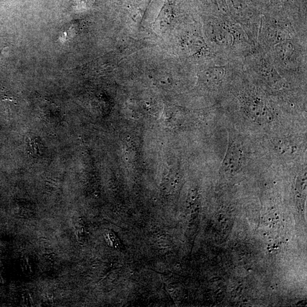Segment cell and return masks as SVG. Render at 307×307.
<instances>
[{
  "label": "cell",
  "mask_w": 307,
  "mask_h": 307,
  "mask_svg": "<svg viewBox=\"0 0 307 307\" xmlns=\"http://www.w3.org/2000/svg\"><path fill=\"white\" fill-rule=\"evenodd\" d=\"M245 109L247 116L259 124H269L273 120L271 108L257 99H251L246 102Z\"/></svg>",
  "instance_id": "obj_1"
},
{
  "label": "cell",
  "mask_w": 307,
  "mask_h": 307,
  "mask_svg": "<svg viewBox=\"0 0 307 307\" xmlns=\"http://www.w3.org/2000/svg\"><path fill=\"white\" fill-rule=\"evenodd\" d=\"M243 150L239 144L232 142L229 143L226 157L223 162V169L227 172L234 173L241 168Z\"/></svg>",
  "instance_id": "obj_2"
},
{
  "label": "cell",
  "mask_w": 307,
  "mask_h": 307,
  "mask_svg": "<svg viewBox=\"0 0 307 307\" xmlns=\"http://www.w3.org/2000/svg\"><path fill=\"white\" fill-rule=\"evenodd\" d=\"M172 9L168 4L164 6L158 17L161 25H170L171 21Z\"/></svg>",
  "instance_id": "obj_3"
},
{
  "label": "cell",
  "mask_w": 307,
  "mask_h": 307,
  "mask_svg": "<svg viewBox=\"0 0 307 307\" xmlns=\"http://www.w3.org/2000/svg\"><path fill=\"white\" fill-rule=\"evenodd\" d=\"M276 220H279V217L278 216H277V217H276Z\"/></svg>",
  "instance_id": "obj_4"
},
{
  "label": "cell",
  "mask_w": 307,
  "mask_h": 307,
  "mask_svg": "<svg viewBox=\"0 0 307 307\" xmlns=\"http://www.w3.org/2000/svg\"><path fill=\"white\" fill-rule=\"evenodd\" d=\"M269 251L270 253H272V251L271 250H270Z\"/></svg>",
  "instance_id": "obj_5"
},
{
  "label": "cell",
  "mask_w": 307,
  "mask_h": 307,
  "mask_svg": "<svg viewBox=\"0 0 307 307\" xmlns=\"http://www.w3.org/2000/svg\"><path fill=\"white\" fill-rule=\"evenodd\" d=\"M269 221H272V219H271V218H269Z\"/></svg>",
  "instance_id": "obj_6"
},
{
  "label": "cell",
  "mask_w": 307,
  "mask_h": 307,
  "mask_svg": "<svg viewBox=\"0 0 307 307\" xmlns=\"http://www.w3.org/2000/svg\"><path fill=\"white\" fill-rule=\"evenodd\" d=\"M277 215H278V214H277V213H275V216H277Z\"/></svg>",
  "instance_id": "obj_7"
},
{
  "label": "cell",
  "mask_w": 307,
  "mask_h": 307,
  "mask_svg": "<svg viewBox=\"0 0 307 307\" xmlns=\"http://www.w3.org/2000/svg\"><path fill=\"white\" fill-rule=\"evenodd\" d=\"M286 241L287 242H288V239H286Z\"/></svg>",
  "instance_id": "obj_8"
},
{
  "label": "cell",
  "mask_w": 307,
  "mask_h": 307,
  "mask_svg": "<svg viewBox=\"0 0 307 307\" xmlns=\"http://www.w3.org/2000/svg\"><path fill=\"white\" fill-rule=\"evenodd\" d=\"M270 249H271V248H270V247H268V250H270Z\"/></svg>",
  "instance_id": "obj_9"
}]
</instances>
